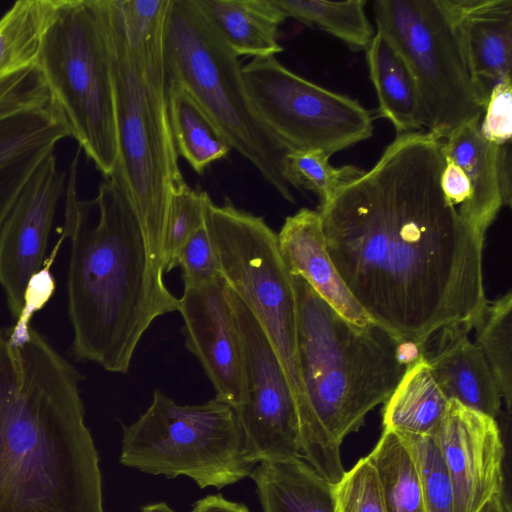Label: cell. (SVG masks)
I'll use <instances>...</instances> for the list:
<instances>
[{"instance_id": "30bf717a", "label": "cell", "mask_w": 512, "mask_h": 512, "mask_svg": "<svg viewBox=\"0 0 512 512\" xmlns=\"http://www.w3.org/2000/svg\"><path fill=\"white\" fill-rule=\"evenodd\" d=\"M376 32L410 67L424 105L427 131L445 138L482 117L487 99L468 69L445 0H376Z\"/></svg>"}, {"instance_id": "7a4b0ae2", "label": "cell", "mask_w": 512, "mask_h": 512, "mask_svg": "<svg viewBox=\"0 0 512 512\" xmlns=\"http://www.w3.org/2000/svg\"><path fill=\"white\" fill-rule=\"evenodd\" d=\"M29 323L0 330V512H104L81 375Z\"/></svg>"}, {"instance_id": "484cf974", "label": "cell", "mask_w": 512, "mask_h": 512, "mask_svg": "<svg viewBox=\"0 0 512 512\" xmlns=\"http://www.w3.org/2000/svg\"><path fill=\"white\" fill-rule=\"evenodd\" d=\"M55 0H19L0 18V80L35 66Z\"/></svg>"}, {"instance_id": "8fae6325", "label": "cell", "mask_w": 512, "mask_h": 512, "mask_svg": "<svg viewBox=\"0 0 512 512\" xmlns=\"http://www.w3.org/2000/svg\"><path fill=\"white\" fill-rule=\"evenodd\" d=\"M242 76L255 113L285 153L333 155L373 135L374 117L357 100L295 74L275 56L252 58Z\"/></svg>"}, {"instance_id": "f546056e", "label": "cell", "mask_w": 512, "mask_h": 512, "mask_svg": "<svg viewBox=\"0 0 512 512\" xmlns=\"http://www.w3.org/2000/svg\"><path fill=\"white\" fill-rule=\"evenodd\" d=\"M323 150L289 151L283 157V176L289 186L313 192L320 206L329 203L365 170L355 165L333 166Z\"/></svg>"}, {"instance_id": "3957f363", "label": "cell", "mask_w": 512, "mask_h": 512, "mask_svg": "<svg viewBox=\"0 0 512 512\" xmlns=\"http://www.w3.org/2000/svg\"><path fill=\"white\" fill-rule=\"evenodd\" d=\"M80 149L70 166L62 236L70 237L68 312L77 359L113 373H127L134 352L152 322L178 310L179 298L166 287L150 255L127 191L114 172L94 199L77 198Z\"/></svg>"}, {"instance_id": "ac0fdd59", "label": "cell", "mask_w": 512, "mask_h": 512, "mask_svg": "<svg viewBox=\"0 0 512 512\" xmlns=\"http://www.w3.org/2000/svg\"><path fill=\"white\" fill-rule=\"evenodd\" d=\"M277 242L290 274L303 278L348 321L361 326L373 322L346 287L328 254L318 210L301 208L288 216L277 234Z\"/></svg>"}, {"instance_id": "4fadbf2b", "label": "cell", "mask_w": 512, "mask_h": 512, "mask_svg": "<svg viewBox=\"0 0 512 512\" xmlns=\"http://www.w3.org/2000/svg\"><path fill=\"white\" fill-rule=\"evenodd\" d=\"M65 171L55 153L34 172L0 225V284L15 320L32 318L54 290L44 258Z\"/></svg>"}, {"instance_id": "d6986e66", "label": "cell", "mask_w": 512, "mask_h": 512, "mask_svg": "<svg viewBox=\"0 0 512 512\" xmlns=\"http://www.w3.org/2000/svg\"><path fill=\"white\" fill-rule=\"evenodd\" d=\"M70 136L58 108L48 104L0 120V225L39 165Z\"/></svg>"}, {"instance_id": "4dcf8cb0", "label": "cell", "mask_w": 512, "mask_h": 512, "mask_svg": "<svg viewBox=\"0 0 512 512\" xmlns=\"http://www.w3.org/2000/svg\"><path fill=\"white\" fill-rule=\"evenodd\" d=\"M398 435L415 462L425 512H455L452 483L434 436Z\"/></svg>"}, {"instance_id": "9c48e42d", "label": "cell", "mask_w": 512, "mask_h": 512, "mask_svg": "<svg viewBox=\"0 0 512 512\" xmlns=\"http://www.w3.org/2000/svg\"><path fill=\"white\" fill-rule=\"evenodd\" d=\"M205 224L222 277L254 315L278 355L299 414L304 395L298 363L297 302L277 234L263 217L237 208L227 197L222 205L207 198Z\"/></svg>"}, {"instance_id": "f1b7e54d", "label": "cell", "mask_w": 512, "mask_h": 512, "mask_svg": "<svg viewBox=\"0 0 512 512\" xmlns=\"http://www.w3.org/2000/svg\"><path fill=\"white\" fill-rule=\"evenodd\" d=\"M512 294L511 292L486 304L475 321V344L484 355L502 400L508 410L512 403Z\"/></svg>"}, {"instance_id": "52a82bcc", "label": "cell", "mask_w": 512, "mask_h": 512, "mask_svg": "<svg viewBox=\"0 0 512 512\" xmlns=\"http://www.w3.org/2000/svg\"><path fill=\"white\" fill-rule=\"evenodd\" d=\"M35 66L70 136L111 176L118 147L106 0H55Z\"/></svg>"}, {"instance_id": "44dd1931", "label": "cell", "mask_w": 512, "mask_h": 512, "mask_svg": "<svg viewBox=\"0 0 512 512\" xmlns=\"http://www.w3.org/2000/svg\"><path fill=\"white\" fill-rule=\"evenodd\" d=\"M199 13L239 57L275 56L286 20L275 0H192Z\"/></svg>"}, {"instance_id": "603a6c76", "label": "cell", "mask_w": 512, "mask_h": 512, "mask_svg": "<svg viewBox=\"0 0 512 512\" xmlns=\"http://www.w3.org/2000/svg\"><path fill=\"white\" fill-rule=\"evenodd\" d=\"M249 477L263 512H335L332 484L302 457L260 462Z\"/></svg>"}, {"instance_id": "d590c367", "label": "cell", "mask_w": 512, "mask_h": 512, "mask_svg": "<svg viewBox=\"0 0 512 512\" xmlns=\"http://www.w3.org/2000/svg\"><path fill=\"white\" fill-rule=\"evenodd\" d=\"M511 76L498 82L491 90L480 121L482 136L492 144H510L512 134Z\"/></svg>"}, {"instance_id": "e0dca14e", "label": "cell", "mask_w": 512, "mask_h": 512, "mask_svg": "<svg viewBox=\"0 0 512 512\" xmlns=\"http://www.w3.org/2000/svg\"><path fill=\"white\" fill-rule=\"evenodd\" d=\"M470 74L488 100L511 76L512 0H445Z\"/></svg>"}, {"instance_id": "836d02e7", "label": "cell", "mask_w": 512, "mask_h": 512, "mask_svg": "<svg viewBox=\"0 0 512 512\" xmlns=\"http://www.w3.org/2000/svg\"><path fill=\"white\" fill-rule=\"evenodd\" d=\"M178 266L182 269L184 288L200 286L222 277L205 219L178 252L175 267Z\"/></svg>"}, {"instance_id": "7c38bea8", "label": "cell", "mask_w": 512, "mask_h": 512, "mask_svg": "<svg viewBox=\"0 0 512 512\" xmlns=\"http://www.w3.org/2000/svg\"><path fill=\"white\" fill-rule=\"evenodd\" d=\"M241 340L244 397L234 410L243 439V459L263 461L301 457L296 402L283 366L260 324L227 285Z\"/></svg>"}, {"instance_id": "f35d334b", "label": "cell", "mask_w": 512, "mask_h": 512, "mask_svg": "<svg viewBox=\"0 0 512 512\" xmlns=\"http://www.w3.org/2000/svg\"><path fill=\"white\" fill-rule=\"evenodd\" d=\"M140 512H176L165 502H156L143 505Z\"/></svg>"}, {"instance_id": "ba28073f", "label": "cell", "mask_w": 512, "mask_h": 512, "mask_svg": "<svg viewBox=\"0 0 512 512\" xmlns=\"http://www.w3.org/2000/svg\"><path fill=\"white\" fill-rule=\"evenodd\" d=\"M120 463L167 478L186 476L199 488L222 489L249 477L233 408L214 398L180 405L156 389L148 409L122 425Z\"/></svg>"}, {"instance_id": "5b68a950", "label": "cell", "mask_w": 512, "mask_h": 512, "mask_svg": "<svg viewBox=\"0 0 512 512\" xmlns=\"http://www.w3.org/2000/svg\"><path fill=\"white\" fill-rule=\"evenodd\" d=\"M298 315V363L304 403L299 412L301 457L327 482L345 470L340 447L367 414L384 404L407 365L403 341L371 322L354 324L292 275Z\"/></svg>"}, {"instance_id": "4316f807", "label": "cell", "mask_w": 512, "mask_h": 512, "mask_svg": "<svg viewBox=\"0 0 512 512\" xmlns=\"http://www.w3.org/2000/svg\"><path fill=\"white\" fill-rule=\"evenodd\" d=\"M285 19L326 32L351 50H366L376 31L366 14L365 0H275Z\"/></svg>"}, {"instance_id": "d4e9b609", "label": "cell", "mask_w": 512, "mask_h": 512, "mask_svg": "<svg viewBox=\"0 0 512 512\" xmlns=\"http://www.w3.org/2000/svg\"><path fill=\"white\" fill-rule=\"evenodd\" d=\"M170 127L179 157L196 173L232 150L190 95L176 84L166 83Z\"/></svg>"}, {"instance_id": "ffe728a7", "label": "cell", "mask_w": 512, "mask_h": 512, "mask_svg": "<svg viewBox=\"0 0 512 512\" xmlns=\"http://www.w3.org/2000/svg\"><path fill=\"white\" fill-rule=\"evenodd\" d=\"M481 118L473 119L441 138V151L459 167L467 180L473 198V228L485 238L504 204L499 179V146L482 136Z\"/></svg>"}, {"instance_id": "1f68e13d", "label": "cell", "mask_w": 512, "mask_h": 512, "mask_svg": "<svg viewBox=\"0 0 512 512\" xmlns=\"http://www.w3.org/2000/svg\"><path fill=\"white\" fill-rule=\"evenodd\" d=\"M335 512H387L380 480L368 456L332 484Z\"/></svg>"}, {"instance_id": "e575fe53", "label": "cell", "mask_w": 512, "mask_h": 512, "mask_svg": "<svg viewBox=\"0 0 512 512\" xmlns=\"http://www.w3.org/2000/svg\"><path fill=\"white\" fill-rule=\"evenodd\" d=\"M49 102V91L36 66L0 80V120Z\"/></svg>"}, {"instance_id": "83f0119b", "label": "cell", "mask_w": 512, "mask_h": 512, "mask_svg": "<svg viewBox=\"0 0 512 512\" xmlns=\"http://www.w3.org/2000/svg\"><path fill=\"white\" fill-rule=\"evenodd\" d=\"M367 456L377 471L387 512H425L415 462L398 434L383 429Z\"/></svg>"}, {"instance_id": "cb8c5ba5", "label": "cell", "mask_w": 512, "mask_h": 512, "mask_svg": "<svg viewBox=\"0 0 512 512\" xmlns=\"http://www.w3.org/2000/svg\"><path fill=\"white\" fill-rule=\"evenodd\" d=\"M450 400L422 356L409 364L382 409L383 429L397 434L433 436Z\"/></svg>"}, {"instance_id": "6da1fadb", "label": "cell", "mask_w": 512, "mask_h": 512, "mask_svg": "<svg viewBox=\"0 0 512 512\" xmlns=\"http://www.w3.org/2000/svg\"><path fill=\"white\" fill-rule=\"evenodd\" d=\"M441 138L399 134L376 163L319 207L328 254L369 318L418 346L472 326L486 297L484 237L445 199Z\"/></svg>"}, {"instance_id": "2e32d148", "label": "cell", "mask_w": 512, "mask_h": 512, "mask_svg": "<svg viewBox=\"0 0 512 512\" xmlns=\"http://www.w3.org/2000/svg\"><path fill=\"white\" fill-rule=\"evenodd\" d=\"M472 326H445L423 345L421 353L449 400L496 419L502 396L481 350L469 337Z\"/></svg>"}, {"instance_id": "8992f818", "label": "cell", "mask_w": 512, "mask_h": 512, "mask_svg": "<svg viewBox=\"0 0 512 512\" xmlns=\"http://www.w3.org/2000/svg\"><path fill=\"white\" fill-rule=\"evenodd\" d=\"M163 54L166 83L183 88L230 148L248 160L284 200L295 203L283 176L285 151L249 101L239 57L192 0H170Z\"/></svg>"}, {"instance_id": "7402d4cb", "label": "cell", "mask_w": 512, "mask_h": 512, "mask_svg": "<svg viewBox=\"0 0 512 512\" xmlns=\"http://www.w3.org/2000/svg\"><path fill=\"white\" fill-rule=\"evenodd\" d=\"M369 76L378 99V114L397 135L423 131L427 120L416 79L400 53L376 32L366 49Z\"/></svg>"}, {"instance_id": "8d00e7d4", "label": "cell", "mask_w": 512, "mask_h": 512, "mask_svg": "<svg viewBox=\"0 0 512 512\" xmlns=\"http://www.w3.org/2000/svg\"><path fill=\"white\" fill-rule=\"evenodd\" d=\"M190 512H251L249 508L240 502L226 499L221 494L207 495L198 500Z\"/></svg>"}, {"instance_id": "9a60e30c", "label": "cell", "mask_w": 512, "mask_h": 512, "mask_svg": "<svg viewBox=\"0 0 512 512\" xmlns=\"http://www.w3.org/2000/svg\"><path fill=\"white\" fill-rule=\"evenodd\" d=\"M433 436L452 483L455 512H477L505 490V448L496 419L450 400Z\"/></svg>"}, {"instance_id": "5bb4252c", "label": "cell", "mask_w": 512, "mask_h": 512, "mask_svg": "<svg viewBox=\"0 0 512 512\" xmlns=\"http://www.w3.org/2000/svg\"><path fill=\"white\" fill-rule=\"evenodd\" d=\"M177 311L186 348L203 367L215 398L237 409L244 397L243 354L224 278L184 288Z\"/></svg>"}, {"instance_id": "74e56055", "label": "cell", "mask_w": 512, "mask_h": 512, "mask_svg": "<svg viewBox=\"0 0 512 512\" xmlns=\"http://www.w3.org/2000/svg\"><path fill=\"white\" fill-rule=\"evenodd\" d=\"M477 512H510L505 490L493 493Z\"/></svg>"}, {"instance_id": "277c9868", "label": "cell", "mask_w": 512, "mask_h": 512, "mask_svg": "<svg viewBox=\"0 0 512 512\" xmlns=\"http://www.w3.org/2000/svg\"><path fill=\"white\" fill-rule=\"evenodd\" d=\"M169 5L170 0H106L118 147L114 172L163 273L171 200L187 185L167 106L163 40Z\"/></svg>"}, {"instance_id": "d6a6232c", "label": "cell", "mask_w": 512, "mask_h": 512, "mask_svg": "<svg viewBox=\"0 0 512 512\" xmlns=\"http://www.w3.org/2000/svg\"><path fill=\"white\" fill-rule=\"evenodd\" d=\"M207 192L188 184L173 195L164 250V272L175 267L176 257L187 239L204 224Z\"/></svg>"}]
</instances>
